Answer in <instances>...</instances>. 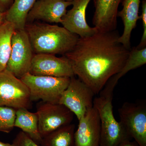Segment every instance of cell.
Masks as SVG:
<instances>
[{"label":"cell","mask_w":146,"mask_h":146,"mask_svg":"<svg viewBox=\"0 0 146 146\" xmlns=\"http://www.w3.org/2000/svg\"><path fill=\"white\" fill-rule=\"evenodd\" d=\"M31 104L28 88L21 79L6 70L0 72V106L28 109Z\"/></svg>","instance_id":"obj_7"},{"label":"cell","mask_w":146,"mask_h":146,"mask_svg":"<svg viewBox=\"0 0 146 146\" xmlns=\"http://www.w3.org/2000/svg\"><path fill=\"white\" fill-rule=\"evenodd\" d=\"M29 73L35 76L71 78L75 76L69 60L63 56L36 54L33 58Z\"/></svg>","instance_id":"obj_10"},{"label":"cell","mask_w":146,"mask_h":146,"mask_svg":"<svg viewBox=\"0 0 146 146\" xmlns=\"http://www.w3.org/2000/svg\"><path fill=\"white\" fill-rule=\"evenodd\" d=\"M146 104L125 102L118 109L120 123L138 146H146Z\"/></svg>","instance_id":"obj_6"},{"label":"cell","mask_w":146,"mask_h":146,"mask_svg":"<svg viewBox=\"0 0 146 146\" xmlns=\"http://www.w3.org/2000/svg\"><path fill=\"white\" fill-rule=\"evenodd\" d=\"M12 144L14 146H41L23 131L17 134Z\"/></svg>","instance_id":"obj_22"},{"label":"cell","mask_w":146,"mask_h":146,"mask_svg":"<svg viewBox=\"0 0 146 146\" xmlns=\"http://www.w3.org/2000/svg\"><path fill=\"white\" fill-rule=\"evenodd\" d=\"M122 0H94V27L98 32L116 30L118 8Z\"/></svg>","instance_id":"obj_14"},{"label":"cell","mask_w":146,"mask_h":146,"mask_svg":"<svg viewBox=\"0 0 146 146\" xmlns=\"http://www.w3.org/2000/svg\"><path fill=\"white\" fill-rule=\"evenodd\" d=\"M16 28L12 23L5 21L0 25V72L6 68L11 52V37Z\"/></svg>","instance_id":"obj_20"},{"label":"cell","mask_w":146,"mask_h":146,"mask_svg":"<svg viewBox=\"0 0 146 146\" xmlns=\"http://www.w3.org/2000/svg\"><path fill=\"white\" fill-rule=\"evenodd\" d=\"M72 4V1L37 0L29 12L27 23L39 20L50 23H61L67 8Z\"/></svg>","instance_id":"obj_11"},{"label":"cell","mask_w":146,"mask_h":146,"mask_svg":"<svg viewBox=\"0 0 146 146\" xmlns=\"http://www.w3.org/2000/svg\"><path fill=\"white\" fill-rule=\"evenodd\" d=\"M140 16L143 22V32L141 42L138 46L136 47L137 48L139 49H141L146 47V0H143L142 1V14Z\"/></svg>","instance_id":"obj_23"},{"label":"cell","mask_w":146,"mask_h":146,"mask_svg":"<svg viewBox=\"0 0 146 146\" xmlns=\"http://www.w3.org/2000/svg\"><path fill=\"white\" fill-rule=\"evenodd\" d=\"M63 1H72L73 0H63Z\"/></svg>","instance_id":"obj_28"},{"label":"cell","mask_w":146,"mask_h":146,"mask_svg":"<svg viewBox=\"0 0 146 146\" xmlns=\"http://www.w3.org/2000/svg\"><path fill=\"white\" fill-rule=\"evenodd\" d=\"M25 30L35 54L64 55L74 48L80 37L64 27L49 24L28 23Z\"/></svg>","instance_id":"obj_2"},{"label":"cell","mask_w":146,"mask_h":146,"mask_svg":"<svg viewBox=\"0 0 146 146\" xmlns=\"http://www.w3.org/2000/svg\"><path fill=\"white\" fill-rule=\"evenodd\" d=\"M141 0H123V8L118 11L117 17L121 18L124 25L123 32L118 40L127 48L131 50L130 39L133 29L136 27L139 16Z\"/></svg>","instance_id":"obj_15"},{"label":"cell","mask_w":146,"mask_h":146,"mask_svg":"<svg viewBox=\"0 0 146 146\" xmlns=\"http://www.w3.org/2000/svg\"><path fill=\"white\" fill-rule=\"evenodd\" d=\"M37 0H13L5 12V21L12 23L16 29H25L29 12Z\"/></svg>","instance_id":"obj_17"},{"label":"cell","mask_w":146,"mask_h":146,"mask_svg":"<svg viewBox=\"0 0 146 146\" xmlns=\"http://www.w3.org/2000/svg\"><path fill=\"white\" fill-rule=\"evenodd\" d=\"M21 79L27 86L31 101L58 103L63 92L70 83V78L35 76L27 73Z\"/></svg>","instance_id":"obj_4"},{"label":"cell","mask_w":146,"mask_h":146,"mask_svg":"<svg viewBox=\"0 0 146 146\" xmlns=\"http://www.w3.org/2000/svg\"><path fill=\"white\" fill-rule=\"evenodd\" d=\"M113 89L104 86L99 96L94 98V106L100 121V146H118L130 137L113 113Z\"/></svg>","instance_id":"obj_3"},{"label":"cell","mask_w":146,"mask_h":146,"mask_svg":"<svg viewBox=\"0 0 146 146\" xmlns=\"http://www.w3.org/2000/svg\"><path fill=\"white\" fill-rule=\"evenodd\" d=\"M38 129L42 138L63 126L70 124L74 114L63 105L41 101L36 106Z\"/></svg>","instance_id":"obj_9"},{"label":"cell","mask_w":146,"mask_h":146,"mask_svg":"<svg viewBox=\"0 0 146 146\" xmlns=\"http://www.w3.org/2000/svg\"><path fill=\"white\" fill-rule=\"evenodd\" d=\"M117 30L79 37L72 50L64 55L75 76L99 94L108 80L125 63L130 52L119 42Z\"/></svg>","instance_id":"obj_1"},{"label":"cell","mask_w":146,"mask_h":146,"mask_svg":"<svg viewBox=\"0 0 146 146\" xmlns=\"http://www.w3.org/2000/svg\"><path fill=\"white\" fill-rule=\"evenodd\" d=\"M75 125L63 126L42 138L41 146H75Z\"/></svg>","instance_id":"obj_19"},{"label":"cell","mask_w":146,"mask_h":146,"mask_svg":"<svg viewBox=\"0 0 146 146\" xmlns=\"http://www.w3.org/2000/svg\"><path fill=\"white\" fill-rule=\"evenodd\" d=\"M146 63V47L141 49L133 47L131 49L127 59L122 68L110 79L105 86L114 90L121 78L129 71L139 68Z\"/></svg>","instance_id":"obj_18"},{"label":"cell","mask_w":146,"mask_h":146,"mask_svg":"<svg viewBox=\"0 0 146 146\" xmlns=\"http://www.w3.org/2000/svg\"><path fill=\"white\" fill-rule=\"evenodd\" d=\"M95 95L89 86L74 76L70 78L58 103L70 110L78 120L93 108Z\"/></svg>","instance_id":"obj_8"},{"label":"cell","mask_w":146,"mask_h":146,"mask_svg":"<svg viewBox=\"0 0 146 146\" xmlns=\"http://www.w3.org/2000/svg\"><path fill=\"white\" fill-rule=\"evenodd\" d=\"M14 127L21 129L36 143L40 145L42 141L38 129V117L36 112H31L26 108L16 110Z\"/></svg>","instance_id":"obj_16"},{"label":"cell","mask_w":146,"mask_h":146,"mask_svg":"<svg viewBox=\"0 0 146 146\" xmlns=\"http://www.w3.org/2000/svg\"><path fill=\"white\" fill-rule=\"evenodd\" d=\"M91 0H73L72 7L66 12L62 18L63 27L80 37H87L98 32L91 27L86 21V8Z\"/></svg>","instance_id":"obj_12"},{"label":"cell","mask_w":146,"mask_h":146,"mask_svg":"<svg viewBox=\"0 0 146 146\" xmlns=\"http://www.w3.org/2000/svg\"><path fill=\"white\" fill-rule=\"evenodd\" d=\"M16 109L7 106H0V131L8 133L14 127Z\"/></svg>","instance_id":"obj_21"},{"label":"cell","mask_w":146,"mask_h":146,"mask_svg":"<svg viewBox=\"0 0 146 146\" xmlns=\"http://www.w3.org/2000/svg\"><path fill=\"white\" fill-rule=\"evenodd\" d=\"M118 146H138L134 144V143L131 142L129 140H127L123 141Z\"/></svg>","instance_id":"obj_25"},{"label":"cell","mask_w":146,"mask_h":146,"mask_svg":"<svg viewBox=\"0 0 146 146\" xmlns=\"http://www.w3.org/2000/svg\"><path fill=\"white\" fill-rule=\"evenodd\" d=\"M13 0H0V12L5 13L10 7Z\"/></svg>","instance_id":"obj_24"},{"label":"cell","mask_w":146,"mask_h":146,"mask_svg":"<svg viewBox=\"0 0 146 146\" xmlns=\"http://www.w3.org/2000/svg\"><path fill=\"white\" fill-rule=\"evenodd\" d=\"M5 13L0 12V25L5 21Z\"/></svg>","instance_id":"obj_26"},{"label":"cell","mask_w":146,"mask_h":146,"mask_svg":"<svg viewBox=\"0 0 146 146\" xmlns=\"http://www.w3.org/2000/svg\"><path fill=\"white\" fill-rule=\"evenodd\" d=\"M78 121L74 133L75 146H100V121L96 108L93 106Z\"/></svg>","instance_id":"obj_13"},{"label":"cell","mask_w":146,"mask_h":146,"mask_svg":"<svg viewBox=\"0 0 146 146\" xmlns=\"http://www.w3.org/2000/svg\"><path fill=\"white\" fill-rule=\"evenodd\" d=\"M0 146H14L13 144H11L8 143H3L0 141Z\"/></svg>","instance_id":"obj_27"},{"label":"cell","mask_w":146,"mask_h":146,"mask_svg":"<svg viewBox=\"0 0 146 146\" xmlns=\"http://www.w3.org/2000/svg\"><path fill=\"white\" fill-rule=\"evenodd\" d=\"M11 42V52L5 70L21 78L29 73L34 52L25 29H15Z\"/></svg>","instance_id":"obj_5"}]
</instances>
